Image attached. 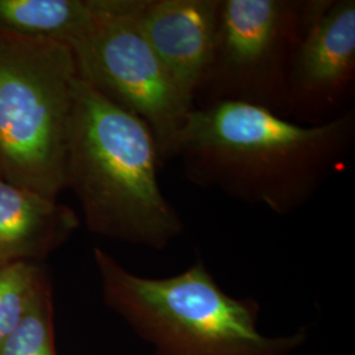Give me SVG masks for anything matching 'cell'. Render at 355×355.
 <instances>
[{
    "instance_id": "obj_1",
    "label": "cell",
    "mask_w": 355,
    "mask_h": 355,
    "mask_svg": "<svg viewBox=\"0 0 355 355\" xmlns=\"http://www.w3.org/2000/svg\"><path fill=\"white\" fill-rule=\"evenodd\" d=\"M355 111L303 124L246 103L193 107L174 144L186 178L288 216L309 203L353 152Z\"/></svg>"
},
{
    "instance_id": "obj_12",
    "label": "cell",
    "mask_w": 355,
    "mask_h": 355,
    "mask_svg": "<svg viewBox=\"0 0 355 355\" xmlns=\"http://www.w3.org/2000/svg\"><path fill=\"white\" fill-rule=\"evenodd\" d=\"M46 275L36 262H12L0 266V343L16 329Z\"/></svg>"
},
{
    "instance_id": "obj_3",
    "label": "cell",
    "mask_w": 355,
    "mask_h": 355,
    "mask_svg": "<svg viewBox=\"0 0 355 355\" xmlns=\"http://www.w3.org/2000/svg\"><path fill=\"white\" fill-rule=\"evenodd\" d=\"M94 262L104 303L154 355H291L308 340L262 333L258 302L224 291L202 259L167 278L133 274L101 248Z\"/></svg>"
},
{
    "instance_id": "obj_5",
    "label": "cell",
    "mask_w": 355,
    "mask_h": 355,
    "mask_svg": "<svg viewBox=\"0 0 355 355\" xmlns=\"http://www.w3.org/2000/svg\"><path fill=\"white\" fill-rule=\"evenodd\" d=\"M311 0H221L215 51L193 107L246 103L288 117L292 62Z\"/></svg>"
},
{
    "instance_id": "obj_10",
    "label": "cell",
    "mask_w": 355,
    "mask_h": 355,
    "mask_svg": "<svg viewBox=\"0 0 355 355\" xmlns=\"http://www.w3.org/2000/svg\"><path fill=\"white\" fill-rule=\"evenodd\" d=\"M96 23V0H0V33L74 44Z\"/></svg>"
},
{
    "instance_id": "obj_8",
    "label": "cell",
    "mask_w": 355,
    "mask_h": 355,
    "mask_svg": "<svg viewBox=\"0 0 355 355\" xmlns=\"http://www.w3.org/2000/svg\"><path fill=\"white\" fill-rule=\"evenodd\" d=\"M221 0H139L136 20L191 110L215 51Z\"/></svg>"
},
{
    "instance_id": "obj_11",
    "label": "cell",
    "mask_w": 355,
    "mask_h": 355,
    "mask_svg": "<svg viewBox=\"0 0 355 355\" xmlns=\"http://www.w3.org/2000/svg\"><path fill=\"white\" fill-rule=\"evenodd\" d=\"M0 355H57L53 330V299L48 275L38 284L26 318L0 343Z\"/></svg>"
},
{
    "instance_id": "obj_2",
    "label": "cell",
    "mask_w": 355,
    "mask_h": 355,
    "mask_svg": "<svg viewBox=\"0 0 355 355\" xmlns=\"http://www.w3.org/2000/svg\"><path fill=\"white\" fill-rule=\"evenodd\" d=\"M161 157L150 128L76 78L66 189L87 228L105 239L164 250L184 232L158 182Z\"/></svg>"
},
{
    "instance_id": "obj_9",
    "label": "cell",
    "mask_w": 355,
    "mask_h": 355,
    "mask_svg": "<svg viewBox=\"0 0 355 355\" xmlns=\"http://www.w3.org/2000/svg\"><path fill=\"white\" fill-rule=\"evenodd\" d=\"M78 227L71 208L0 177V266L45 258Z\"/></svg>"
},
{
    "instance_id": "obj_6",
    "label": "cell",
    "mask_w": 355,
    "mask_h": 355,
    "mask_svg": "<svg viewBox=\"0 0 355 355\" xmlns=\"http://www.w3.org/2000/svg\"><path fill=\"white\" fill-rule=\"evenodd\" d=\"M139 0H96V23L70 45L78 76L150 128L161 162L173 158L190 107L144 37Z\"/></svg>"
},
{
    "instance_id": "obj_7",
    "label": "cell",
    "mask_w": 355,
    "mask_h": 355,
    "mask_svg": "<svg viewBox=\"0 0 355 355\" xmlns=\"http://www.w3.org/2000/svg\"><path fill=\"white\" fill-rule=\"evenodd\" d=\"M355 83L354 0H311L292 62L288 119L318 124L349 110Z\"/></svg>"
},
{
    "instance_id": "obj_4",
    "label": "cell",
    "mask_w": 355,
    "mask_h": 355,
    "mask_svg": "<svg viewBox=\"0 0 355 355\" xmlns=\"http://www.w3.org/2000/svg\"><path fill=\"white\" fill-rule=\"evenodd\" d=\"M76 78L70 45L0 33V177L51 199L66 189Z\"/></svg>"
}]
</instances>
